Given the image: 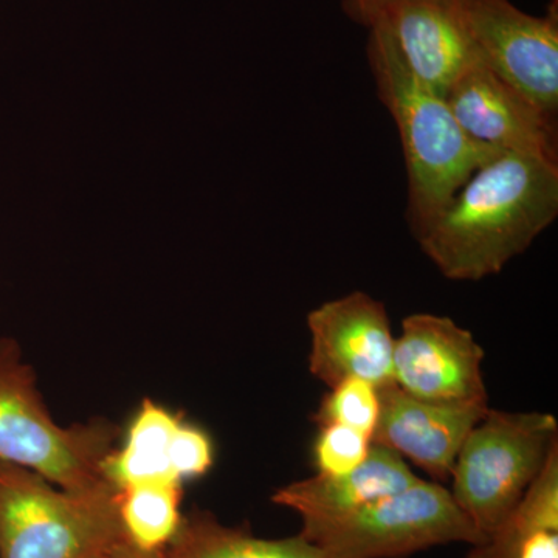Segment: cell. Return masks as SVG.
I'll return each mask as SVG.
<instances>
[{
    "instance_id": "obj_17",
    "label": "cell",
    "mask_w": 558,
    "mask_h": 558,
    "mask_svg": "<svg viewBox=\"0 0 558 558\" xmlns=\"http://www.w3.org/2000/svg\"><path fill=\"white\" fill-rule=\"evenodd\" d=\"M182 495V483L167 481L119 488L121 527L135 548L156 554L170 545L183 521Z\"/></svg>"
},
{
    "instance_id": "obj_15",
    "label": "cell",
    "mask_w": 558,
    "mask_h": 558,
    "mask_svg": "<svg viewBox=\"0 0 558 558\" xmlns=\"http://www.w3.org/2000/svg\"><path fill=\"white\" fill-rule=\"evenodd\" d=\"M180 422L179 414L143 400L123 446L110 451L102 462L105 478L117 488L159 481L182 483L172 470V442Z\"/></svg>"
},
{
    "instance_id": "obj_8",
    "label": "cell",
    "mask_w": 558,
    "mask_h": 558,
    "mask_svg": "<svg viewBox=\"0 0 558 558\" xmlns=\"http://www.w3.org/2000/svg\"><path fill=\"white\" fill-rule=\"evenodd\" d=\"M483 360L473 333L453 319L413 314L395 341L392 384L427 402L488 405Z\"/></svg>"
},
{
    "instance_id": "obj_2",
    "label": "cell",
    "mask_w": 558,
    "mask_h": 558,
    "mask_svg": "<svg viewBox=\"0 0 558 558\" xmlns=\"http://www.w3.org/2000/svg\"><path fill=\"white\" fill-rule=\"evenodd\" d=\"M366 53L377 95L398 126L409 175V220L416 238L470 174L498 153L465 134L446 97L417 80L379 32L369 31Z\"/></svg>"
},
{
    "instance_id": "obj_18",
    "label": "cell",
    "mask_w": 558,
    "mask_h": 558,
    "mask_svg": "<svg viewBox=\"0 0 558 558\" xmlns=\"http://www.w3.org/2000/svg\"><path fill=\"white\" fill-rule=\"evenodd\" d=\"M329 389L315 414L318 427L344 425L373 439L380 414L379 388L369 381L349 377Z\"/></svg>"
},
{
    "instance_id": "obj_3",
    "label": "cell",
    "mask_w": 558,
    "mask_h": 558,
    "mask_svg": "<svg viewBox=\"0 0 558 558\" xmlns=\"http://www.w3.org/2000/svg\"><path fill=\"white\" fill-rule=\"evenodd\" d=\"M119 428L108 421L62 427L44 403L20 344L0 339V461L39 473L54 486L89 490L109 483L102 462Z\"/></svg>"
},
{
    "instance_id": "obj_1",
    "label": "cell",
    "mask_w": 558,
    "mask_h": 558,
    "mask_svg": "<svg viewBox=\"0 0 558 558\" xmlns=\"http://www.w3.org/2000/svg\"><path fill=\"white\" fill-rule=\"evenodd\" d=\"M557 216L558 163L498 153L470 174L416 240L444 277L480 281L526 252Z\"/></svg>"
},
{
    "instance_id": "obj_12",
    "label": "cell",
    "mask_w": 558,
    "mask_h": 558,
    "mask_svg": "<svg viewBox=\"0 0 558 558\" xmlns=\"http://www.w3.org/2000/svg\"><path fill=\"white\" fill-rule=\"evenodd\" d=\"M380 414L373 442L410 459L436 483L450 480L462 444L486 416L483 403H435L395 384L379 388Z\"/></svg>"
},
{
    "instance_id": "obj_13",
    "label": "cell",
    "mask_w": 558,
    "mask_h": 558,
    "mask_svg": "<svg viewBox=\"0 0 558 558\" xmlns=\"http://www.w3.org/2000/svg\"><path fill=\"white\" fill-rule=\"evenodd\" d=\"M421 480L400 454L373 442L360 468L295 481L278 488L271 501L299 513L301 520L330 519L399 494Z\"/></svg>"
},
{
    "instance_id": "obj_7",
    "label": "cell",
    "mask_w": 558,
    "mask_h": 558,
    "mask_svg": "<svg viewBox=\"0 0 558 558\" xmlns=\"http://www.w3.org/2000/svg\"><path fill=\"white\" fill-rule=\"evenodd\" d=\"M454 2L480 60L529 100L557 116V10L534 16L510 0Z\"/></svg>"
},
{
    "instance_id": "obj_6",
    "label": "cell",
    "mask_w": 558,
    "mask_h": 558,
    "mask_svg": "<svg viewBox=\"0 0 558 558\" xmlns=\"http://www.w3.org/2000/svg\"><path fill=\"white\" fill-rule=\"evenodd\" d=\"M300 535L337 558H407L450 543H483L449 488L425 480L344 515L301 520Z\"/></svg>"
},
{
    "instance_id": "obj_4",
    "label": "cell",
    "mask_w": 558,
    "mask_h": 558,
    "mask_svg": "<svg viewBox=\"0 0 558 558\" xmlns=\"http://www.w3.org/2000/svg\"><path fill=\"white\" fill-rule=\"evenodd\" d=\"M119 488L54 486L39 473L0 461V558H89L126 537Z\"/></svg>"
},
{
    "instance_id": "obj_22",
    "label": "cell",
    "mask_w": 558,
    "mask_h": 558,
    "mask_svg": "<svg viewBox=\"0 0 558 558\" xmlns=\"http://www.w3.org/2000/svg\"><path fill=\"white\" fill-rule=\"evenodd\" d=\"M89 558H159V554L145 553V550L135 548L130 539L124 537Z\"/></svg>"
},
{
    "instance_id": "obj_16",
    "label": "cell",
    "mask_w": 558,
    "mask_h": 558,
    "mask_svg": "<svg viewBox=\"0 0 558 558\" xmlns=\"http://www.w3.org/2000/svg\"><path fill=\"white\" fill-rule=\"evenodd\" d=\"M159 558H337L301 535L267 539L220 523L208 512L183 517L170 545Z\"/></svg>"
},
{
    "instance_id": "obj_21",
    "label": "cell",
    "mask_w": 558,
    "mask_h": 558,
    "mask_svg": "<svg viewBox=\"0 0 558 558\" xmlns=\"http://www.w3.org/2000/svg\"><path fill=\"white\" fill-rule=\"evenodd\" d=\"M388 0H341L343 10L347 11L352 21L359 22L362 25H368L371 17L374 16L377 10L384 5Z\"/></svg>"
},
{
    "instance_id": "obj_20",
    "label": "cell",
    "mask_w": 558,
    "mask_h": 558,
    "mask_svg": "<svg viewBox=\"0 0 558 558\" xmlns=\"http://www.w3.org/2000/svg\"><path fill=\"white\" fill-rule=\"evenodd\" d=\"M215 464V446L208 433L190 422H180L172 442V470L179 481L201 478Z\"/></svg>"
},
{
    "instance_id": "obj_14",
    "label": "cell",
    "mask_w": 558,
    "mask_h": 558,
    "mask_svg": "<svg viewBox=\"0 0 558 558\" xmlns=\"http://www.w3.org/2000/svg\"><path fill=\"white\" fill-rule=\"evenodd\" d=\"M468 558H558V444L508 519Z\"/></svg>"
},
{
    "instance_id": "obj_10",
    "label": "cell",
    "mask_w": 558,
    "mask_h": 558,
    "mask_svg": "<svg viewBox=\"0 0 558 558\" xmlns=\"http://www.w3.org/2000/svg\"><path fill=\"white\" fill-rule=\"evenodd\" d=\"M447 102L473 142L558 163L556 116L529 100L476 58L447 89Z\"/></svg>"
},
{
    "instance_id": "obj_19",
    "label": "cell",
    "mask_w": 558,
    "mask_h": 558,
    "mask_svg": "<svg viewBox=\"0 0 558 558\" xmlns=\"http://www.w3.org/2000/svg\"><path fill=\"white\" fill-rule=\"evenodd\" d=\"M314 446L319 475H341L360 468L368 458L373 439L344 425H323Z\"/></svg>"
},
{
    "instance_id": "obj_11",
    "label": "cell",
    "mask_w": 558,
    "mask_h": 558,
    "mask_svg": "<svg viewBox=\"0 0 558 558\" xmlns=\"http://www.w3.org/2000/svg\"><path fill=\"white\" fill-rule=\"evenodd\" d=\"M366 27L379 32L405 68L442 95L478 58L454 0H388Z\"/></svg>"
},
{
    "instance_id": "obj_5",
    "label": "cell",
    "mask_w": 558,
    "mask_h": 558,
    "mask_svg": "<svg viewBox=\"0 0 558 558\" xmlns=\"http://www.w3.org/2000/svg\"><path fill=\"white\" fill-rule=\"evenodd\" d=\"M558 444L557 418L539 411L488 409L451 470V497L486 539L538 478Z\"/></svg>"
},
{
    "instance_id": "obj_9",
    "label": "cell",
    "mask_w": 558,
    "mask_h": 558,
    "mask_svg": "<svg viewBox=\"0 0 558 558\" xmlns=\"http://www.w3.org/2000/svg\"><path fill=\"white\" fill-rule=\"evenodd\" d=\"M310 371L329 388L355 377L376 385L392 384V336L381 301L352 292L326 301L307 315Z\"/></svg>"
}]
</instances>
